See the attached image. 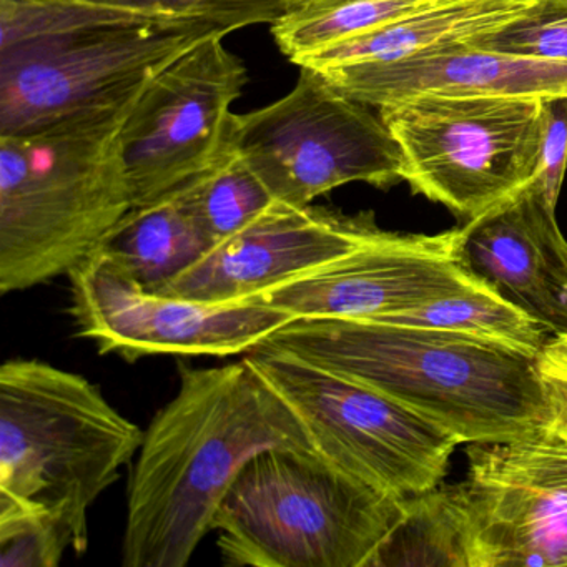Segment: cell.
I'll return each instance as SVG.
<instances>
[{"label":"cell","mask_w":567,"mask_h":567,"mask_svg":"<svg viewBox=\"0 0 567 567\" xmlns=\"http://www.w3.org/2000/svg\"><path fill=\"white\" fill-rule=\"evenodd\" d=\"M128 484L124 567H185L244 467L268 450L315 451L293 411L247 360L181 364Z\"/></svg>","instance_id":"cell-1"},{"label":"cell","mask_w":567,"mask_h":567,"mask_svg":"<svg viewBox=\"0 0 567 567\" xmlns=\"http://www.w3.org/2000/svg\"><path fill=\"white\" fill-rule=\"evenodd\" d=\"M261 344L367 384L461 444L509 443L550 417L540 357L503 344L334 318L290 321Z\"/></svg>","instance_id":"cell-2"},{"label":"cell","mask_w":567,"mask_h":567,"mask_svg":"<svg viewBox=\"0 0 567 567\" xmlns=\"http://www.w3.org/2000/svg\"><path fill=\"white\" fill-rule=\"evenodd\" d=\"M138 95L0 135V293L71 274L131 210L121 132Z\"/></svg>","instance_id":"cell-3"},{"label":"cell","mask_w":567,"mask_h":567,"mask_svg":"<svg viewBox=\"0 0 567 567\" xmlns=\"http://www.w3.org/2000/svg\"><path fill=\"white\" fill-rule=\"evenodd\" d=\"M144 431L97 384L41 360L0 368V504L51 514L85 553L89 511L141 450Z\"/></svg>","instance_id":"cell-4"},{"label":"cell","mask_w":567,"mask_h":567,"mask_svg":"<svg viewBox=\"0 0 567 567\" xmlns=\"http://www.w3.org/2000/svg\"><path fill=\"white\" fill-rule=\"evenodd\" d=\"M381 493L315 451H264L214 520L225 566L370 567L403 516Z\"/></svg>","instance_id":"cell-5"},{"label":"cell","mask_w":567,"mask_h":567,"mask_svg":"<svg viewBox=\"0 0 567 567\" xmlns=\"http://www.w3.org/2000/svg\"><path fill=\"white\" fill-rule=\"evenodd\" d=\"M230 32L205 19H152L109 8L81 28L0 49V135L128 101L165 65Z\"/></svg>","instance_id":"cell-6"},{"label":"cell","mask_w":567,"mask_h":567,"mask_svg":"<svg viewBox=\"0 0 567 567\" xmlns=\"http://www.w3.org/2000/svg\"><path fill=\"white\" fill-rule=\"evenodd\" d=\"M244 358L293 411L315 453L361 483L408 499L446 476L461 441L440 424L295 354L260 344Z\"/></svg>","instance_id":"cell-7"},{"label":"cell","mask_w":567,"mask_h":567,"mask_svg":"<svg viewBox=\"0 0 567 567\" xmlns=\"http://www.w3.org/2000/svg\"><path fill=\"white\" fill-rule=\"evenodd\" d=\"M539 97L420 95L378 109L414 194L466 221L519 194L536 174Z\"/></svg>","instance_id":"cell-8"},{"label":"cell","mask_w":567,"mask_h":567,"mask_svg":"<svg viewBox=\"0 0 567 567\" xmlns=\"http://www.w3.org/2000/svg\"><path fill=\"white\" fill-rule=\"evenodd\" d=\"M228 148L290 207H307L353 182L381 190L404 182L403 154L380 112L308 68L280 101L234 114Z\"/></svg>","instance_id":"cell-9"},{"label":"cell","mask_w":567,"mask_h":567,"mask_svg":"<svg viewBox=\"0 0 567 567\" xmlns=\"http://www.w3.org/2000/svg\"><path fill=\"white\" fill-rule=\"evenodd\" d=\"M225 38L205 39L165 65L132 105L121 132L132 207L177 190L228 151L231 105L248 72Z\"/></svg>","instance_id":"cell-10"},{"label":"cell","mask_w":567,"mask_h":567,"mask_svg":"<svg viewBox=\"0 0 567 567\" xmlns=\"http://www.w3.org/2000/svg\"><path fill=\"white\" fill-rule=\"evenodd\" d=\"M69 278L78 333L128 361L247 354L293 321L257 300L210 305L144 290L101 251Z\"/></svg>","instance_id":"cell-11"},{"label":"cell","mask_w":567,"mask_h":567,"mask_svg":"<svg viewBox=\"0 0 567 567\" xmlns=\"http://www.w3.org/2000/svg\"><path fill=\"white\" fill-rule=\"evenodd\" d=\"M461 227L381 231L357 250L250 300L293 320L373 321L480 284L460 258Z\"/></svg>","instance_id":"cell-12"},{"label":"cell","mask_w":567,"mask_h":567,"mask_svg":"<svg viewBox=\"0 0 567 567\" xmlns=\"http://www.w3.org/2000/svg\"><path fill=\"white\" fill-rule=\"evenodd\" d=\"M383 231L373 212L275 204L254 224L215 245L162 293L227 305L267 293L357 250Z\"/></svg>","instance_id":"cell-13"},{"label":"cell","mask_w":567,"mask_h":567,"mask_svg":"<svg viewBox=\"0 0 567 567\" xmlns=\"http://www.w3.org/2000/svg\"><path fill=\"white\" fill-rule=\"evenodd\" d=\"M464 267L539 320L567 333V240L556 210L529 188L461 225Z\"/></svg>","instance_id":"cell-14"},{"label":"cell","mask_w":567,"mask_h":567,"mask_svg":"<svg viewBox=\"0 0 567 567\" xmlns=\"http://www.w3.org/2000/svg\"><path fill=\"white\" fill-rule=\"evenodd\" d=\"M318 74L341 94L377 111L420 95L567 97V62L484 51L473 41L403 61L344 65Z\"/></svg>","instance_id":"cell-15"},{"label":"cell","mask_w":567,"mask_h":567,"mask_svg":"<svg viewBox=\"0 0 567 567\" xmlns=\"http://www.w3.org/2000/svg\"><path fill=\"white\" fill-rule=\"evenodd\" d=\"M471 567L567 566V491L467 470Z\"/></svg>","instance_id":"cell-16"},{"label":"cell","mask_w":567,"mask_h":567,"mask_svg":"<svg viewBox=\"0 0 567 567\" xmlns=\"http://www.w3.org/2000/svg\"><path fill=\"white\" fill-rule=\"evenodd\" d=\"M537 0H446L330 45L298 62L311 71L386 64L457 42L474 41L526 14Z\"/></svg>","instance_id":"cell-17"},{"label":"cell","mask_w":567,"mask_h":567,"mask_svg":"<svg viewBox=\"0 0 567 567\" xmlns=\"http://www.w3.org/2000/svg\"><path fill=\"white\" fill-rule=\"evenodd\" d=\"M214 247L177 188L132 207L95 251L144 290L162 293Z\"/></svg>","instance_id":"cell-18"},{"label":"cell","mask_w":567,"mask_h":567,"mask_svg":"<svg viewBox=\"0 0 567 567\" xmlns=\"http://www.w3.org/2000/svg\"><path fill=\"white\" fill-rule=\"evenodd\" d=\"M373 321L476 338L533 357H540L554 338L533 315L484 281Z\"/></svg>","instance_id":"cell-19"},{"label":"cell","mask_w":567,"mask_h":567,"mask_svg":"<svg viewBox=\"0 0 567 567\" xmlns=\"http://www.w3.org/2000/svg\"><path fill=\"white\" fill-rule=\"evenodd\" d=\"M471 567L470 519L461 484L404 501L403 516L370 567Z\"/></svg>","instance_id":"cell-20"},{"label":"cell","mask_w":567,"mask_h":567,"mask_svg":"<svg viewBox=\"0 0 567 567\" xmlns=\"http://www.w3.org/2000/svg\"><path fill=\"white\" fill-rule=\"evenodd\" d=\"M446 0H300L271 24L280 51L298 64L330 45Z\"/></svg>","instance_id":"cell-21"},{"label":"cell","mask_w":567,"mask_h":567,"mask_svg":"<svg viewBox=\"0 0 567 567\" xmlns=\"http://www.w3.org/2000/svg\"><path fill=\"white\" fill-rule=\"evenodd\" d=\"M178 188L215 245L234 237L278 204L247 162L230 148L217 164Z\"/></svg>","instance_id":"cell-22"},{"label":"cell","mask_w":567,"mask_h":567,"mask_svg":"<svg viewBox=\"0 0 567 567\" xmlns=\"http://www.w3.org/2000/svg\"><path fill=\"white\" fill-rule=\"evenodd\" d=\"M467 460V470L567 491V424L550 416L520 440L473 444Z\"/></svg>","instance_id":"cell-23"},{"label":"cell","mask_w":567,"mask_h":567,"mask_svg":"<svg viewBox=\"0 0 567 567\" xmlns=\"http://www.w3.org/2000/svg\"><path fill=\"white\" fill-rule=\"evenodd\" d=\"M122 9L152 19H205L231 32L257 24H275L300 0H72Z\"/></svg>","instance_id":"cell-24"},{"label":"cell","mask_w":567,"mask_h":567,"mask_svg":"<svg viewBox=\"0 0 567 567\" xmlns=\"http://www.w3.org/2000/svg\"><path fill=\"white\" fill-rule=\"evenodd\" d=\"M72 536L51 514L0 504V567H55Z\"/></svg>","instance_id":"cell-25"},{"label":"cell","mask_w":567,"mask_h":567,"mask_svg":"<svg viewBox=\"0 0 567 567\" xmlns=\"http://www.w3.org/2000/svg\"><path fill=\"white\" fill-rule=\"evenodd\" d=\"M473 44L484 51L567 62V0H537L526 14Z\"/></svg>","instance_id":"cell-26"},{"label":"cell","mask_w":567,"mask_h":567,"mask_svg":"<svg viewBox=\"0 0 567 567\" xmlns=\"http://www.w3.org/2000/svg\"><path fill=\"white\" fill-rule=\"evenodd\" d=\"M567 171V97L543 101V141L536 174L527 188L556 210Z\"/></svg>","instance_id":"cell-27"},{"label":"cell","mask_w":567,"mask_h":567,"mask_svg":"<svg viewBox=\"0 0 567 567\" xmlns=\"http://www.w3.org/2000/svg\"><path fill=\"white\" fill-rule=\"evenodd\" d=\"M540 377L549 398L550 416L567 424V364L549 354H540Z\"/></svg>","instance_id":"cell-28"},{"label":"cell","mask_w":567,"mask_h":567,"mask_svg":"<svg viewBox=\"0 0 567 567\" xmlns=\"http://www.w3.org/2000/svg\"><path fill=\"white\" fill-rule=\"evenodd\" d=\"M544 353H547L549 357L556 358V360L563 361V363L567 364V333L554 337L553 340H550V343L547 344Z\"/></svg>","instance_id":"cell-29"}]
</instances>
